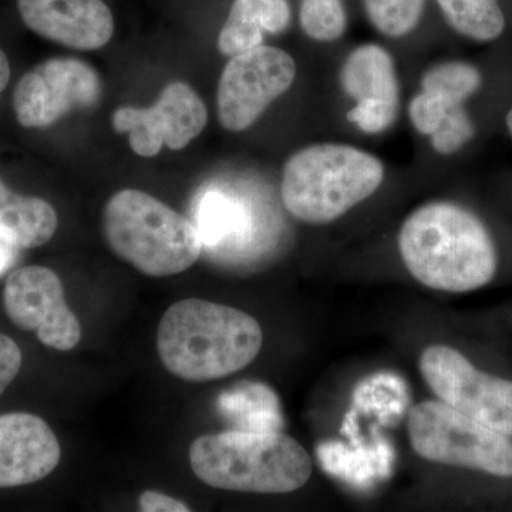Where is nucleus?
Wrapping results in <instances>:
<instances>
[{
    "instance_id": "f257e3e1",
    "label": "nucleus",
    "mask_w": 512,
    "mask_h": 512,
    "mask_svg": "<svg viewBox=\"0 0 512 512\" xmlns=\"http://www.w3.org/2000/svg\"><path fill=\"white\" fill-rule=\"evenodd\" d=\"M399 249L410 274L436 291H476L497 271L490 232L473 212L451 202L413 211L400 229Z\"/></svg>"
},
{
    "instance_id": "f03ea898",
    "label": "nucleus",
    "mask_w": 512,
    "mask_h": 512,
    "mask_svg": "<svg viewBox=\"0 0 512 512\" xmlns=\"http://www.w3.org/2000/svg\"><path fill=\"white\" fill-rule=\"evenodd\" d=\"M254 316L222 303L184 299L164 313L157 330L161 363L185 382H210L239 372L261 352Z\"/></svg>"
},
{
    "instance_id": "7ed1b4c3",
    "label": "nucleus",
    "mask_w": 512,
    "mask_h": 512,
    "mask_svg": "<svg viewBox=\"0 0 512 512\" xmlns=\"http://www.w3.org/2000/svg\"><path fill=\"white\" fill-rule=\"evenodd\" d=\"M190 464L212 488L252 494L293 493L313 470L308 451L281 431L238 429L198 437Z\"/></svg>"
},
{
    "instance_id": "20e7f679",
    "label": "nucleus",
    "mask_w": 512,
    "mask_h": 512,
    "mask_svg": "<svg viewBox=\"0 0 512 512\" xmlns=\"http://www.w3.org/2000/svg\"><path fill=\"white\" fill-rule=\"evenodd\" d=\"M383 180L384 165L373 154L348 144H315L286 161L281 197L299 221L329 224L375 194Z\"/></svg>"
},
{
    "instance_id": "39448f33",
    "label": "nucleus",
    "mask_w": 512,
    "mask_h": 512,
    "mask_svg": "<svg viewBox=\"0 0 512 512\" xmlns=\"http://www.w3.org/2000/svg\"><path fill=\"white\" fill-rule=\"evenodd\" d=\"M103 227L111 251L151 278L181 274L201 256L195 225L143 191L116 192L104 207Z\"/></svg>"
},
{
    "instance_id": "423d86ee",
    "label": "nucleus",
    "mask_w": 512,
    "mask_h": 512,
    "mask_svg": "<svg viewBox=\"0 0 512 512\" xmlns=\"http://www.w3.org/2000/svg\"><path fill=\"white\" fill-rule=\"evenodd\" d=\"M407 433L424 460L512 478V440L443 402H423L410 410Z\"/></svg>"
},
{
    "instance_id": "0eeeda50",
    "label": "nucleus",
    "mask_w": 512,
    "mask_h": 512,
    "mask_svg": "<svg viewBox=\"0 0 512 512\" xmlns=\"http://www.w3.org/2000/svg\"><path fill=\"white\" fill-rule=\"evenodd\" d=\"M420 372L440 402L512 437V382L481 372L450 346H429Z\"/></svg>"
},
{
    "instance_id": "6e6552de",
    "label": "nucleus",
    "mask_w": 512,
    "mask_h": 512,
    "mask_svg": "<svg viewBox=\"0 0 512 512\" xmlns=\"http://www.w3.org/2000/svg\"><path fill=\"white\" fill-rule=\"evenodd\" d=\"M295 77V60L278 47L262 45L231 57L218 84L221 126L232 133L248 130Z\"/></svg>"
},
{
    "instance_id": "1a4fd4ad",
    "label": "nucleus",
    "mask_w": 512,
    "mask_h": 512,
    "mask_svg": "<svg viewBox=\"0 0 512 512\" xmlns=\"http://www.w3.org/2000/svg\"><path fill=\"white\" fill-rule=\"evenodd\" d=\"M103 86L89 63L57 57L37 64L19 80L13 110L20 126L46 128L76 109L99 103Z\"/></svg>"
},
{
    "instance_id": "9d476101",
    "label": "nucleus",
    "mask_w": 512,
    "mask_h": 512,
    "mask_svg": "<svg viewBox=\"0 0 512 512\" xmlns=\"http://www.w3.org/2000/svg\"><path fill=\"white\" fill-rule=\"evenodd\" d=\"M6 315L19 329L32 332L47 348L67 352L79 345L82 326L64 299L59 276L45 266H23L6 279Z\"/></svg>"
},
{
    "instance_id": "9b49d317",
    "label": "nucleus",
    "mask_w": 512,
    "mask_h": 512,
    "mask_svg": "<svg viewBox=\"0 0 512 512\" xmlns=\"http://www.w3.org/2000/svg\"><path fill=\"white\" fill-rule=\"evenodd\" d=\"M207 121L204 101L184 82L168 84L147 109L120 107L111 117L114 130L130 136L131 150L146 158L157 156L163 146L183 150L200 136Z\"/></svg>"
},
{
    "instance_id": "f8f14e48",
    "label": "nucleus",
    "mask_w": 512,
    "mask_h": 512,
    "mask_svg": "<svg viewBox=\"0 0 512 512\" xmlns=\"http://www.w3.org/2000/svg\"><path fill=\"white\" fill-rule=\"evenodd\" d=\"M340 86L357 101L348 113L350 123L367 134L392 127L399 111V79L393 57L382 46L356 47L340 69Z\"/></svg>"
},
{
    "instance_id": "ddd939ff",
    "label": "nucleus",
    "mask_w": 512,
    "mask_h": 512,
    "mask_svg": "<svg viewBox=\"0 0 512 512\" xmlns=\"http://www.w3.org/2000/svg\"><path fill=\"white\" fill-rule=\"evenodd\" d=\"M18 8L32 32L70 49H101L113 37V13L103 0H18Z\"/></svg>"
},
{
    "instance_id": "4468645a",
    "label": "nucleus",
    "mask_w": 512,
    "mask_h": 512,
    "mask_svg": "<svg viewBox=\"0 0 512 512\" xmlns=\"http://www.w3.org/2000/svg\"><path fill=\"white\" fill-rule=\"evenodd\" d=\"M62 448L49 424L35 414L0 416V488L37 483L56 470Z\"/></svg>"
},
{
    "instance_id": "2eb2a0df",
    "label": "nucleus",
    "mask_w": 512,
    "mask_h": 512,
    "mask_svg": "<svg viewBox=\"0 0 512 512\" xmlns=\"http://www.w3.org/2000/svg\"><path fill=\"white\" fill-rule=\"evenodd\" d=\"M291 22L286 0H235L218 36V50L234 57L264 43V33L284 32Z\"/></svg>"
},
{
    "instance_id": "dca6fc26",
    "label": "nucleus",
    "mask_w": 512,
    "mask_h": 512,
    "mask_svg": "<svg viewBox=\"0 0 512 512\" xmlns=\"http://www.w3.org/2000/svg\"><path fill=\"white\" fill-rule=\"evenodd\" d=\"M57 214L49 202L15 194L0 180V239L16 248H37L56 234Z\"/></svg>"
},
{
    "instance_id": "f3484780",
    "label": "nucleus",
    "mask_w": 512,
    "mask_h": 512,
    "mask_svg": "<svg viewBox=\"0 0 512 512\" xmlns=\"http://www.w3.org/2000/svg\"><path fill=\"white\" fill-rule=\"evenodd\" d=\"M218 406L228 419L238 424L239 430H281L278 397L265 384H239L222 394Z\"/></svg>"
},
{
    "instance_id": "a211bd4d",
    "label": "nucleus",
    "mask_w": 512,
    "mask_h": 512,
    "mask_svg": "<svg viewBox=\"0 0 512 512\" xmlns=\"http://www.w3.org/2000/svg\"><path fill=\"white\" fill-rule=\"evenodd\" d=\"M444 18L461 36L488 43L505 30V16L498 0H436Z\"/></svg>"
},
{
    "instance_id": "6ab92c4d",
    "label": "nucleus",
    "mask_w": 512,
    "mask_h": 512,
    "mask_svg": "<svg viewBox=\"0 0 512 512\" xmlns=\"http://www.w3.org/2000/svg\"><path fill=\"white\" fill-rule=\"evenodd\" d=\"M483 77L480 70L466 62H444L436 64L424 73L421 79L423 92L434 94L450 109L463 106L481 87Z\"/></svg>"
},
{
    "instance_id": "aec40b11",
    "label": "nucleus",
    "mask_w": 512,
    "mask_h": 512,
    "mask_svg": "<svg viewBox=\"0 0 512 512\" xmlns=\"http://www.w3.org/2000/svg\"><path fill=\"white\" fill-rule=\"evenodd\" d=\"M244 227V217L234 201L218 191H208L198 202L197 228L202 247L220 245Z\"/></svg>"
},
{
    "instance_id": "412c9836",
    "label": "nucleus",
    "mask_w": 512,
    "mask_h": 512,
    "mask_svg": "<svg viewBox=\"0 0 512 512\" xmlns=\"http://www.w3.org/2000/svg\"><path fill=\"white\" fill-rule=\"evenodd\" d=\"M363 5L382 35L403 37L419 25L426 0H363Z\"/></svg>"
},
{
    "instance_id": "4be33fe9",
    "label": "nucleus",
    "mask_w": 512,
    "mask_h": 512,
    "mask_svg": "<svg viewBox=\"0 0 512 512\" xmlns=\"http://www.w3.org/2000/svg\"><path fill=\"white\" fill-rule=\"evenodd\" d=\"M299 20L303 32L316 42H335L348 26L342 0H302Z\"/></svg>"
},
{
    "instance_id": "5701e85b",
    "label": "nucleus",
    "mask_w": 512,
    "mask_h": 512,
    "mask_svg": "<svg viewBox=\"0 0 512 512\" xmlns=\"http://www.w3.org/2000/svg\"><path fill=\"white\" fill-rule=\"evenodd\" d=\"M476 134V127L464 107L448 111L436 133L431 134V146L439 154L450 156L466 146Z\"/></svg>"
},
{
    "instance_id": "b1692460",
    "label": "nucleus",
    "mask_w": 512,
    "mask_h": 512,
    "mask_svg": "<svg viewBox=\"0 0 512 512\" xmlns=\"http://www.w3.org/2000/svg\"><path fill=\"white\" fill-rule=\"evenodd\" d=\"M450 107L434 94L421 92L409 106V117L414 128L424 136H431L439 130L444 119L451 111Z\"/></svg>"
},
{
    "instance_id": "393cba45",
    "label": "nucleus",
    "mask_w": 512,
    "mask_h": 512,
    "mask_svg": "<svg viewBox=\"0 0 512 512\" xmlns=\"http://www.w3.org/2000/svg\"><path fill=\"white\" fill-rule=\"evenodd\" d=\"M22 352L18 343L0 333V396L19 375Z\"/></svg>"
},
{
    "instance_id": "a878e982",
    "label": "nucleus",
    "mask_w": 512,
    "mask_h": 512,
    "mask_svg": "<svg viewBox=\"0 0 512 512\" xmlns=\"http://www.w3.org/2000/svg\"><path fill=\"white\" fill-rule=\"evenodd\" d=\"M140 510L144 512H188L191 508L170 495L158 491H144L138 498Z\"/></svg>"
},
{
    "instance_id": "bb28decb",
    "label": "nucleus",
    "mask_w": 512,
    "mask_h": 512,
    "mask_svg": "<svg viewBox=\"0 0 512 512\" xmlns=\"http://www.w3.org/2000/svg\"><path fill=\"white\" fill-rule=\"evenodd\" d=\"M18 258V248L0 239V276L6 274Z\"/></svg>"
},
{
    "instance_id": "cd10ccee",
    "label": "nucleus",
    "mask_w": 512,
    "mask_h": 512,
    "mask_svg": "<svg viewBox=\"0 0 512 512\" xmlns=\"http://www.w3.org/2000/svg\"><path fill=\"white\" fill-rule=\"evenodd\" d=\"M10 80V66L8 56L5 55L2 49H0V96H2L3 90L8 87Z\"/></svg>"
},
{
    "instance_id": "c85d7f7f",
    "label": "nucleus",
    "mask_w": 512,
    "mask_h": 512,
    "mask_svg": "<svg viewBox=\"0 0 512 512\" xmlns=\"http://www.w3.org/2000/svg\"><path fill=\"white\" fill-rule=\"evenodd\" d=\"M507 127L512 136V109L510 110V113L507 114Z\"/></svg>"
}]
</instances>
